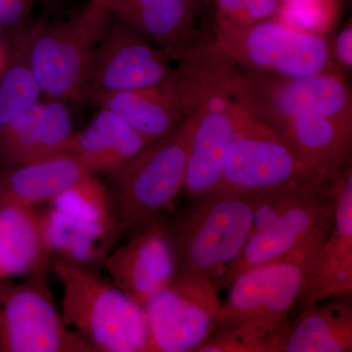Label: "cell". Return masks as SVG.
<instances>
[{
	"mask_svg": "<svg viewBox=\"0 0 352 352\" xmlns=\"http://www.w3.org/2000/svg\"><path fill=\"white\" fill-rule=\"evenodd\" d=\"M210 41L237 68L245 71L292 78L342 73L327 38L300 31L279 19L239 29H214Z\"/></svg>",
	"mask_w": 352,
	"mask_h": 352,
	"instance_id": "obj_7",
	"label": "cell"
},
{
	"mask_svg": "<svg viewBox=\"0 0 352 352\" xmlns=\"http://www.w3.org/2000/svg\"><path fill=\"white\" fill-rule=\"evenodd\" d=\"M351 252H352V168H349L346 173L339 176L333 185V224L324 245L318 272L314 280L330 273L342 261V258Z\"/></svg>",
	"mask_w": 352,
	"mask_h": 352,
	"instance_id": "obj_27",
	"label": "cell"
},
{
	"mask_svg": "<svg viewBox=\"0 0 352 352\" xmlns=\"http://www.w3.org/2000/svg\"><path fill=\"white\" fill-rule=\"evenodd\" d=\"M50 254L41 212L34 207L0 205V281L21 276L41 280Z\"/></svg>",
	"mask_w": 352,
	"mask_h": 352,
	"instance_id": "obj_22",
	"label": "cell"
},
{
	"mask_svg": "<svg viewBox=\"0 0 352 352\" xmlns=\"http://www.w3.org/2000/svg\"><path fill=\"white\" fill-rule=\"evenodd\" d=\"M352 296L302 308L284 328L280 352H351Z\"/></svg>",
	"mask_w": 352,
	"mask_h": 352,
	"instance_id": "obj_20",
	"label": "cell"
},
{
	"mask_svg": "<svg viewBox=\"0 0 352 352\" xmlns=\"http://www.w3.org/2000/svg\"><path fill=\"white\" fill-rule=\"evenodd\" d=\"M9 54L7 52L4 46L0 43V76L3 74L4 69H6L7 63H8Z\"/></svg>",
	"mask_w": 352,
	"mask_h": 352,
	"instance_id": "obj_35",
	"label": "cell"
},
{
	"mask_svg": "<svg viewBox=\"0 0 352 352\" xmlns=\"http://www.w3.org/2000/svg\"><path fill=\"white\" fill-rule=\"evenodd\" d=\"M175 69L170 58L129 25L112 17L92 54L83 98L138 89L164 82Z\"/></svg>",
	"mask_w": 352,
	"mask_h": 352,
	"instance_id": "obj_12",
	"label": "cell"
},
{
	"mask_svg": "<svg viewBox=\"0 0 352 352\" xmlns=\"http://www.w3.org/2000/svg\"><path fill=\"white\" fill-rule=\"evenodd\" d=\"M74 131L65 101L45 96L0 129V161L16 166L61 155Z\"/></svg>",
	"mask_w": 352,
	"mask_h": 352,
	"instance_id": "obj_16",
	"label": "cell"
},
{
	"mask_svg": "<svg viewBox=\"0 0 352 352\" xmlns=\"http://www.w3.org/2000/svg\"><path fill=\"white\" fill-rule=\"evenodd\" d=\"M95 103L151 142L170 135L188 116L173 76L152 87L104 95Z\"/></svg>",
	"mask_w": 352,
	"mask_h": 352,
	"instance_id": "obj_19",
	"label": "cell"
},
{
	"mask_svg": "<svg viewBox=\"0 0 352 352\" xmlns=\"http://www.w3.org/2000/svg\"><path fill=\"white\" fill-rule=\"evenodd\" d=\"M48 204L60 214L80 223L117 229L120 233L119 222L107 189L97 175L87 176Z\"/></svg>",
	"mask_w": 352,
	"mask_h": 352,
	"instance_id": "obj_25",
	"label": "cell"
},
{
	"mask_svg": "<svg viewBox=\"0 0 352 352\" xmlns=\"http://www.w3.org/2000/svg\"><path fill=\"white\" fill-rule=\"evenodd\" d=\"M92 1L95 2L96 4H101L102 2L104 1V0H92Z\"/></svg>",
	"mask_w": 352,
	"mask_h": 352,
	"instance_id": "obj_36",
	"label": "cell"
},
{
	"mask_svg": "<svg viewBox=\"0 0 352 352\" xmlns=\"http://www.w3.org/2000/svg\"><path fill=\"white\" fill-rule=\"evenodd\" d=\"M231 87L240 105L268 126L308 113L352 119L351 88L342 72L292 78L234 65Z\"/></svg>",
	"mask_w": 352,
	"mask_h": 352,
	"instance_id": "obj_8",
	"label": "cell"
},
{
	"mask_svg": "<svg viewBox=\"0 0 352 352\" xmlns=\"http://www.w3.org/2000/svg\"><path fill=\"white\" fill-rule=\"evenodd\" d=\"M43 90L28 60L27 34L20 32L0 76V129L43 98Z\"/></svg>",
	"mask_w": 352,
	"mask_h": 352,
	"instance_id": "obj_24",
	"label": "cell"
},
{
	"mask_svg": "<svg viewBox=\"0 0 352 352\" xmlns=\"http://www.w3.org/2000/svg\"><path fill=\"white\" fill-rule=\"evenodd\" d=\"M270 127L326 179L333 182L352 168L351 118L302 113Z\"/></svg>",
	"mask_w": 352,
	"mask_h": 352,
	"instance_id": "obj_17",
	"label": "cell"
},
{
	"mask_svg": "<svg viewBox=\"0 0 352 352\" xmlns=\"http://www.w3.org/2000/svg\"><path fill=\"white\" fill-rule=\"evenodd\" d=\"M63 289L62 317L95 351L144 352L148 342L144 308L89 267L56 258Z\"/></svg>",
	"mask_w": 352,
	"mask_h": 352,
	"instance_id": "obj_3",
	"label": "cell"
},
{
	"mask_svg": "<svg viewBox=\"0 0 352 352\" xmlns=\"http://www.w3.org/2000/svg\"><path fill=\"white\" fill-rule=\"evenodd\" d=\"M41 221L50 254L85 267L103 263L120 235L116 229L80 223L51 207L41 212Z\"/></svg>",
	"mask_w": 352,
	"mask_h": 352,
	"instance_id": "obj_23",
	"label": "cell"
},
{
	"mask_svg": "<svg viewBox=\"0 0 352 352\" xmlns=\"http://www.w3.org/2000/svg\"><path fill=\"white\" fill-rule=\"evenodd\" d=\"M259 193L217 188L191 200L170 221L177 277L210 282L217 288L251 235Z\"/></svg>",
	"mask_w": 352,
	"mask_h": 352,
	"instance_id": "obj_2",
	"label": "cell"
},
{
	"mask_svg": "<svg viewBox=\"0 0 352 352\" xmlns=\"http://www.w3.org/2000/svg\"><path fill=\"white\" fill-rule=\"evenodd\" d=\"M333 54L340 71L351 72L352 68V25L347 23L333 43Z\"/></svg>",
	"mask_w": 352,
	"mask_h": 352,
	"instance_id": "obj_33",
	"label": "cell"
},
{
	"mask_svg": "<svg viewBox=\"0 0 352 352\" xmlns=\"http://www.w3.org/2000/svg\"><path fill=\"white\" fill-rule=\"evenodd\" d=\"M97 175L82 157L61 154L0 170V205L36 207L50 203L87 176Z\"/></svg>",
	"mask_w": 352,
	"mask_h": 352,
	"instance_id": "obj_18",
	"label": "cell"
},
{
	"mask_svg": "<svg viewBox=\"0 0 352 352\" xmlns=\"http://www.w3.org/2000/svg\"><path fill=\"white\" fill-rule=\"evenodd\" d=\"M0 351L95 352L69 330L43 280L0 284Z\"/></svg>",
	"mask_w": 352,
	"mask_h": 352,
	"instance_id": "obj_10",
	"label": "cell"
},
{
	"mask_svg": "<svg viewBox=\"0 0 352 352\" xmlns=\"http://www.w3.org/2000/svg\"><path fill=\"white\" fill-rule=\"evenodd\" d=\"M287 324L270 318L238 322L210 333L195 352H280Z\"/></svg>",
	"mask_w": 352,
	"mask_h": 352,
	"instance_id": "obj_26",
	"label": "cell"
},
{
	"mask_svg": "<svg viewBox=\"0 0 352 352\" xmlns=\"http://www.w3.org/2000/svg\"><path fill=\"white\" fill-rule=\"evenodd\" d=\"M217 289L205 280L176 277L145 305L144 352H195L212 333L221 307Z\"/></svg>",
	"mask_w": 352,
	"mask_h": 352,
	"instance_id": "obj_11",
	"label": "cell"
},
{
	"mask_svg": "<svg viewBox=\"0 0 352 352\" xmlns=\"http://www.w3.org/2000/svg\"><path fill=\"white\" fill-rule=\"evenodd\" d=\"M126 244L110 252L103 267L113 286L143 308L177 277L170 221L161 215L132 229Z\"/></svg>",
	"mask_w": 352,
	"mask_h": 352,
	"instance_id": "obj_13",
	"label": "cell"
},
{
	"mask_svg": "<svg viewBox=\"0 0 352 352\" xmlns=\"http://www.w3.org/2000/svg\"><path fill=\"white\" fill-rule=\"evenodd\" d=\"M270 126L245 113L227 150L217 188L261 193L283 187L332 190Z\"/></svg>",
	"mask_w": 352,
	"mask_h": 352,
	"instance_id": "obj_9",
	"label": "cell"
},
{
	"mask_svg": "<svg viewBox=\"0 0 352 352\" xmlns=\"http://www.w3.org/2000/svg\"><path fill=\"white\" fill-rule=\"evenodd\" d=\"M352 296V252L325 276L314 280L300 296L298 309L329 298Z\"/></svg>",
	"mask_w": 352,
	"mask_h": 352,
	"instance_id": "obj_29",
	"label": "cell"
},
{
	"mask_svg": "<svg viewBox=\"0 0 352 352\" xmlns=\"http://www.w3.org/2000/svg\"><path fill=\"white\" fill-rule=\"evenodd\" d=\"M112 16L89 0L73 17L39 22L25 29L28 60L43 95L85 102V80L92 54Z\"/></svg>",
	"mask_w": 352,
	"mask_h": 352,
	"instance_id": "obj_6",
	"label": "cell"
},
{
	"mask_svg": "<svg viewBox=\"0 0 352 352\" xmlns=\"http://www.w3.org/2000/svg\"><path fill=\"white\" fill-rule=\"evenodd\" d=\"M332 220L333 191L311 192L274 223L250 235L239 258L224 273L217 289L230 286L250 268L284 256Z\"/></svg>",
	"mask_w": 352,
	"mask_h": 352,
	"instance_id": "obj_15",
	"label": "cell"
},
{
	"mask_svg": "<svg viewBox=\"0 0 352 352\" xmlns=\"http://www.w3.org/2000/svg\"><path fill=\"white\" fill-rule=\"evenodd\" d=\"M194 11L197 17L200 19L203 16L212 14V4L214 0H183Z\"/></svg>",
	"mask_w": 352,
	"mask_h": 352,
	"instance_id": "obj_34",
	"label": "cell"
},
{
	"mask_svg": "<svg viewBox=\"0 0 352 352\" xmlns=\"http://www.w3.org/2000/svg\"><path fill=\"white\" fill-rule=\"evenodd\" d=\"M281 1V3H285V2H288L289 0H280Z\"/></svg>",
	"mask_w": 352,
	"mask_h": 352,
	"instance_id": "obj_37",
	"label": "cell"
},
{
	"mask_svg": "<svg viewBox=\"0 0 352 352\" xmlns=\"http://www.w3.org/2000/svg\"><path fill=\"white\" fill-rule=\"evenodd\" d=\"M333 220L274 261L259 264L230 284L212 332L238 322L270 318L288 322L300 296L316 277Z\"/></svg>",
	"mask_w": 352,
	"mask_h": 352,
	"instance_id": "obj_4",
	"label": "cell"
},
{
	"mask_svg": "<svg viewBox=\"0 0 352 352\" xmlns=\"http://www.w3.org/2000/svg\"><path fill=\"white\" fill-rule=\"evenodd\" d=\"M195 126L193 116H187L173 133L146 146L110 173L120 233L163 214L184 188Z\"/></svg>",
	"mask_w": 352,
	"mask_h": 352,
	"instance_id": "obj_5",
	"label": "cell"
},
{
	"mask_svg": "<svg viewBox=\"0 0 352 352\" xmlns=\"http://www.w3.org/2000/svg\"><path fill=\"white\" fill-rule=\"evenodd\" d=\"M34 2V0H0V29H11L23 24Z\"/></svg>",
	"mask_w": 352,
	"mask_h": 352,
	"instance_id": "obj_32",
	"label": "cell"
},
{
	"mask_svg": "<svg viewBox=\"0 0 352 352\" xmlns=\"http://www.w3.org/2000/svg\"><path fill=\"white\" fill-rule=\"evenodd\" d=\"M250 0H214L212 14L214 30L240 28L241 21Z\"/></svg>",
	"mask_w": 352,
	"mask_h": 352,
	"instance_id": "obj_30",
	"label": "cell"
},
{
	"mask_svg": "<svg viewBox=\"0 0 352 352\" xmlns=\"http://www.w3.org/2000/svg\"><path fill=\"white\" fill-rule=\"evenodd\" d=\"M178 62L173 78L196 124L183 189L193 200L219 186L227 150L247 111L231 87L234 64L210 39Z\"/></svg>",
	"mask_w": 352,
	"mask_h": 352,
	"instance_id": "obj_1",
	"label": "cell"
},
{
	"mask_svg": "<svg viewBox=\"0 0 352 352\" xmlns=\"http://www.w3.org/2000/svg\"><path fill=\"white\" fill-rule=\"evenodd\" d=\"M281 4L280 0H250L241 21L240 28L276 19Z\"/></svg>",
	"mask_w": 352,
	"mask_h": 352,
	"instance_id": "obj_31",
	"label": "cell"
},
{
	"mask_svg": "<svg viewBox=\"0 0 352 352\" xmlns=\"http://www.w3.org/2000/svg\"><path fill=\"white\" fill-rule=\"evenodd\" d=\"M338 14L337 0H289L281 4L276 19L300 31L324 36Z\"/></svg>",
	"mask_w": 352,
	"mask_h": 352,
	"instance_id": "obj_28",
	"label": "cell"
},
{
	"mask_svg": "<svg viewBox=\"0 0 352 352\" xmlns=\"http://www.w3.org/2000/svg\"><path fill=\"white\" fill-rule=\"evenodd\" d=\"M151 143L119 116L99 108L87 126L74 131L61 154L82 157L96 175H110Z\"/></svg>",
	"mask_w": 352,
	"mask_h": 352,
	"instance_id": "obj_21",
	"label": "cell"
},
{
	"mask_svg": "<svg viewBox=\"0 0 352 352\" xmlns=\"http://www.w3.org/2000/svg\"><path fill=\"white\" fill-rule=\"evenodd\" d=\"M34 1H36V0H34Z\"/></svg>",
	"mask_w": 352,
	"mask_h": 352,
	"instance_id": "obj_38",
	"label": "cell"
},
{
	"mask_svg": "<svg viewBox=\"0 0 352 352\" xmlns=\"http://www.w3.org/2000/svg\"><path fill=\"white\" fill-rule=\"evenodd\" d=\"M112 17L129 25L170 61H180L210 41L197 17L183 0H104Z\"/></svg>",
	"mask_w": 352,
	"mask_h": 352,
	"instance_id": "obj_14",
	"label": "cell"
}]
</instances>
